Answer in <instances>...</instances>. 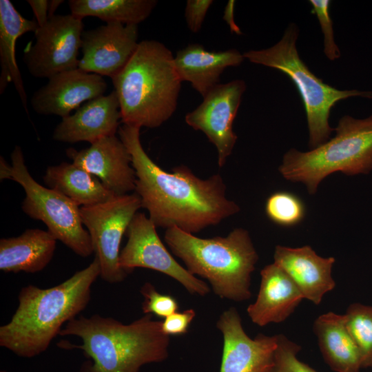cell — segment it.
Here are the masks:
<instances>
[{
  "mask_svg": "<svg viewBox=\"0 0 372 372\" xmlns=\"http://www.w3.org/2000/svg\"><path fill=\"white\" fill-rule=\"evenodd\" d=\"M12 165L0 158V179L18 183L25 196L22 210L29 217L42 221L57 240L75 254L86 258L94 253L92 240L84 229L80 215V207L62 194L38 183L25 164L20 146L11 154Z\"/></svg>",
  "mask_w": 372,
  "mask_h": 372,
  "instance_id": "ba28073f",
  "label": "cell"
},
{
  "mask_svg": "<svg viewBox=\"0 0 372 372\" xmlns=\"http://www.w3.org/2000/svg\"><path fill=\"white\" fill-rule=\"evenodd\" d=\"M164 240L191 274L209 281L216 295L236 302L251 298V276L258 254L247 229L239 227L225 237L201 238L170 227Z\"/></svg>",
  "mask_w": 372,
  "mask_h": 372,
  "instance_id": "5b68a950",
  "label": "cell"
},
{
  "mask_svg": "<svg viewBox=\"0 0 372 372\" xmlns=\"http://www.w3.org/2000/svg\"><path fill=\"white\" fill-rule=\"evenodd\" d=\"M141 293L144 297L142 310L145 314H154L165 318L178 309V302L174 297L158 293L150 282H145L141 287Z\"/></svg>",
  "mask_w": 372,
  "mask_h": 372,
  "instance_id": "f1b7e54d",
  "label": "cell"
},
{
  "mask_svg": "<svg viewBox=\"0 0 372 372\" xmlns=\"http://www.w3.org/2000/svg\"><path fill=\"white\" fill-rule=\"evenodd\" d=\"M140 130L123 124L118 134L132 158L136 178L134 191L141 208L147 210L156 227H177L193 234L240 211V207L227 198L220 174L201 179L185 165L168 172L156 165L142 146Z\"/></svg>",
  "mask_w": 372,
  "mask_h": 372,
  "instance_id": "6da1fadb",
  "label": "cell"
},
{
  "mask_svg": "<svg viewBox=\"0 0 372 372\" xmlns=\"http://www.w3.org/2000/svg\"><path fill=\"white\" fill-rule=\"evenodd\" d=\"M107 83L102 76L79 68L59 73L32 95L31 105L43 115L65 118L88 101L103 96Z\"/></svg>",
  "mask_w": 372,
  "mask_h": 372,
  "instance_id": "2e32d148",
  "label": "cell"
},
{
  "mask_svg": "<svg viewBox=\"0 0 372 372\" xmlns=\"http://www.w3.org/2000/svg\"><path fill=\"white\" fill-rule=\"evenodd\" d=\"M246 87L245 82L241 79L220 83L185 118L189 126L203 132L209 141L215 145L220 167L225 165L237 141L233 122Z\"/></svg>",
  "mask_w": 372,
  "mask_h": 372,
  "instance_id": "7c38bea8",
  "label": "cell"
},
{
  "mask_svg": "<svg viewBox=\"0 0 372 372\" xmlns=\"http://www.w3.org/2000/svg\"><path fill=\"white\" fill-rule=\"evenodd\" d=\"M268 218L282 227H292L300 223L306 214L303 201L287 191H278L267 199L265 207Z\"/></svg>",
  "mask_w": 372,
  "mask_h": 372,
  "instance_id": "4316f807",
  "label": "cell"
},
{
  "mask_svg": "<svg viewBox=\"0 0 372 372\" xmlns=\"http://www.w3.org/2000/svg\"><path fill=\"white\" fill-rule=\"evenodd\" d=\"M298 33L297 25L291 23L274 45L245 52L243 56L253 63L281 71L295 83L304 105L309 147L312 149L330 139L334 129L330 127L329 118L332 107L338 101L355 96L372 99V91L340 90L318 78L298 54L296 47Z\"/></svg>",
  "mask_w": 372,
  "mask_h": 372,
  "instance_id": "52a82bcc",
  "label": "cell"
},
{
  "mask_svg": "<svg viewBox=\"0 0 372 372\" xmlns=\"http://www.w3.org/2000/svg\"><path fill=\"white\" fill-rule=\"evenodd\" d=\"M312 13L316 15L324 35V52L331 61L340 56V51L334 40L333 23L330 17L329 6L331 1L328 0H311Z\"/></svg>",
  "mask_w": 372,
  "mask_h": 372,
  "instance_id": "f546056e",
  "label": "cell"
},
{
  "mask_svg": "<svg viewBox=\"0 0 372 372\" xmlns=\"http://www.w3.org/2000/svg\"><path fill=\"white\" fill-rule=\"evenodd\" d=\"M57 240L48 231L28 229L16 237L0 240V269L3 272L36 273L51 261Z\"/></svg>",
  "mask_w": 372,
  "mask_h": 372,
  "instance_id": "44dd1931",
  "label": "cell"
},
{
  "mask_svg": "<svg viewBox=\"0 0 372 372\" xmlns=\"http://www.w3.org/2000/svg\"><path fill=\"white\" fill-rule=\"evenodd\" d=\"M174 58L163 43L143 40L112 78L123 124L156 128L173 115L182 83Z\"/></svg>",
  "mask_w": 372,
  "mask_h": 372,
  "instance_id": "277c9868",
  "label": "cell"
},
{
  "mask_svg": "<svg viewBox=\"0 0 372 372\" xmlns=\"http://www.w3.org/2000/svg\"><path fill=\"white\" fill-rule=\"evenodd\" d=\"M196 312L192 309L183 312H175L162 321V330L168 335H178L187 333L188 327L194 317Z\"/></svg>",
  "mask_w": 372,
  "mask_h": 372,
  "instance_id": "1f68e13d",
  "label": "cell"
},
{
  "mask_svg": "<svg viewBox=\"0 0 372 372\" xmlns=\"http://www.w3.org/2000/svg\"><path fill=\"white\" fill-rule=\"evenodd\" d=\"M320 351L326 364L335 372H359L362 369L360 351L349 333L344 314L329 311L313 322Z\"/></svg>",
  "mask_w": 372,
  "mask_h": 372,
  "instance_id": "7402d4cb",
  "label": "cell"
},
{
  "mask_svg": "<svg viewBox=\"0 0 372 372\" xmlns=\"http://www.w3.org/2000/svg\"><path fill=\"white\" fill-rule=\"evenodd\" d=\"M260 285L256 301L248 306L251 320L260 327L286 320L302 299V294L288 274L275 262L260 271Z\"/></svg>",
  "mask_w": 372,
  "mask_h": 372,
  "instance_id": "d6986e66",
  "label": "cell"
},
{
  "mask_svg": "<svg viewBox=\"0 0 372 372\" xmlns=\"http://www.w3.org/2000/svg\"><path fill=\"white\" fill-rule=\"evenodd\" d=\"M243 54L236 49L208 51L199 43H192L177 52L174 66L181 81H187L203 98L220 84L222 73L228 67L240 65Z\"/></svg>",
  "mask_w": 372,
  "mask_h": 372,
  "instance_id": "ffe728a7",
  "label": "cell"
},
{
  "mask_svg": "<svg viewBox=\"0 0 372 372\" xmlns=\"http://www.w3.org/2000/svg\"><path fill=\"white\" fill-rule=\"evenodd\" d=\"M234 3L235 1L232 0L228 1L224 10L223 19L229 25L231 32L240 34L241 32L234 19Z\"/></svg>",
  "mask_w": 372,
  "mask_h": 372,
  "instance_id": "836d02e7",
  "label": "cell"
},
{
  "mask_svg": "<svg viewBox=\"0 0 372 372\" xmlns=\"http://www.w3.org/2000/svg\"><path fill=\"white\" fill-rule=\"evenodd\" d=\"M147 313L130 324L94 314L79 316L68 322L59 335L80 338L82 344L61 340L65 349H78L89 360L79 372H139L147 364L158 363L169 355V335L162 330V321Z\"/></svg>",
  "mask_w": 372,
  "mask_h": 372,
  "instance_id": "3957f363",
  "label": "cell"
},
{
  "mask_svg": "<svg viewBox=\"0 0 372 372\" xmlns=\"http://www.w3.org/2000/svg\"><path fill=\"white\" fill-rule=\"evenodd\" d=\"M100 273L99 260L95 257L87 267L54 287H22L14 313L0 327V346L25 358L45 351L63 324L85 309L92 286Z\"/></svg>",
  "mask_w": 372,
  "mask_h": 372,
  "instance_id": "7a4b0ae2",
  "label": "cell"
},
{
  "mask_svg": "<svg viewBox=\"0 0 372 372\" xmlns=\"http://www.w3.org/2000/svg\"><path fill=\"white\" fill-rule=\"evenodd\" d=\"M82 19L71 14H54L34 32L23 60L29 73L37 78L50 77L79 67L83 32Z\"/></svg>",
  "mask_w": 372,
  "mask_h": 372,
  "instance_id": "30bf717a",
  "label": "cell"
},
{
  "mask_svg": "<svg viewBox=\"0 0 372 372\" xmlns=\"http://www.w3.org/2000/svg\"><path fill=\"white\" fill-rule=\"evenodd\" d=\"M72 163L97 177L115 196L127 194L135 189L136 174L131 156L120 138H103L87 148L66 149Z\"/></svg>",
  "mask_w": 372,
  "mask_h": 372,
  "instance_id": "9a60e30c",
  "label": "cell"
},
{
  "mask_svg": "<svg viewBox=\"0 0 372 372\" xmlns=\"http://www.w3.org/2000/svg\"><path fill=\"white\" fill-rule=\"evenodd\" d=\"M212 0H188L185 9L186 23L190 31L198 32Z\"/></svg>",
  "mask_w": 372,
  "mask_h": 372,
  "instance_id": "4dcf8cb0",
  "label": "cell"
},
{
  "mask_svg": "<svg viewBox=\"0 0 372 372\" xmlns=\"http://www.w3.org/2000/svg\"><path fill=\"white\" fill-rule=\"evenodd\" d=\"M141 199L136 194L114 196L110 200L80 207V215L87 228L101 267V278L108 283L123 281L130 274L119 265L123 236L138 210Z\"/></svg>",
  "mask_w": 372,
  "mask_h": 372,
  "instance_id": "9c48e42d",
  "label": "cell"
},
{
  "mask_svg": "<svg viewBox=\"0 0 372 372\" xmlns=\"http://www.w3.org/2000/svg\"><path fill=\"white\" fill-rule=\"evenodd\" d=\"M0 372H7L6 370H1Z\"/></svg>",
  "mask_w": 372,
  "mask_h": 372,
  "instance_id": "d590c367",
  "label": "cell"
},
{
  "mask_svg": "<svg viewBox=\"0 0 372 372\" xmlns=\"http://www.w3.org/2000/svg\"><path fill=\"white\" fill-rule=\"evenodd\" d=\"M335 135L308 152L287 151L278 169L287 180L304 184L314 194L329 175L368 174L372 170V115L365 118L342 116L334 129Z\"/></svg>",
  "mask_w": 372,
  "mask_h": 372,
  "instance_id": "8992f818",
  "label": "cell"
},
{
  "mask_svg": "<svg viewBox=\"0 0 372 372\" xmlns=\"http://www.w3.org/2000/svg\"><path fill=\"white\" fill-rule=\"evenodd\" d=\"M39 28L35 19L23 17L10 0H0V94H3L10 83L20 97L27 112V94L15 56L16 42L26 32Z\"/></svg>",
  "mask_w": 372,
  "mask_h": 372,
  "instance_id": "603a6c76",
  "label": "cell"
},
{
  "mask_svg": "<svg viewBox=\"0 0 372 372\" xmlns=\"http://www.w3.org/2000/svg\"><path fill=\"white\" fill-rule=\"evenodd\" d=\"M273 260L295 282L303 298L316 305L335 287L331 274L335 259L318 256L309 245L296 248L277 245Z\"/></svg>",
  "mask_w": 372,
  "mask_h": 372,
  "instance_id": "ac0fdd59",
  "label": "cell"
},
{
  "mask_svg": "<svg viewBox=\"0 0 372 372\" xmlns=\"http://www.w3.org/2000/svg\"><path fill=\"white\" fill-rule=\"evenodd\" d=\"M64 1L63 0H51L50 1V9H49V17L50 18L54 15V12L59 6L63 3Z\"/></svg>",
  "mask_w": 372,
  "mask_h": 372,
  "instance_id": "e575fe53",
  "label": "cell"
},
{
  "mask_svg": "<svg viewBox=\"0 0 372 372\" xmlns=\"http://www.w3.org/2000/svg\"><path fill=\"white\" fill-rule=\"evenodd\" d=\"M216 327L223 337L220 372H269L277 347V335L258 334L251 339L245 333L235 307L220 316Z\"/></svg>",
  "mask_w": 372,
  "mask_h": 372,
  "instance_id": "5bb4252c",
  "label": "cell"
},
{
  "mask_svg": "<svg viewBox=\"0 0 372 372\" xmlns=\"http://www.w3.org/2000/svg\"><path fill=\"white\" fill-rule=\"evenodd\" d=\"M138 25L107 23L82 34L79 67L111 79L130 61L139 42Z\"/></svg>",
  "mask_w": 372,
  "mask_h": 372,
  "instance_id": "4fadbf2b",
  "label": "cell"
},
{
  "mask_svg": "<svg viewBox=\"0 0 372 372\" xmlns=\"http://www.w3.org/2000/svg\"><path fill=\"white\" fill-rule=\"evenodd\" d=\"M301 346L283 334L277 335V347L269 372H318L298 358Z\"/></svg>",
  "mask_w": 372,
  "mask_h": 372,
  "instance_id": "83f0119b",
  "label": "cell"
},
{
  "mask_svg": "<svg viewBox=\"0 0 372 372\" xmlns=\"http://www.w3.org/2000/svg\"><path fill=\"white\" fill-rule=\"evenodd\" d=\"M27 2L33 11L35 20L37 21L39 27L43 26L50 18V1L28 0Z\"/></svg>",
  "mask_w": 372,
  "mask_h": 372,
  "instance_id": "d6a6232c",
  "label": "cell"
},
{
  "mask_svg": "<svg viewBox=\"0 0 372 372\" xmlns=\"http://www.w3.org/2000/svg\"><path fill=\"white\" fill-rule=\"evenodd\" d=\"M43 178L49 188L62 194L79 207L101 203L115 196L97 177L73 163L62 162L48 167Z\"/></svg>",
  "mask_w": 372,
  "mask_h": 372,
  "instance_id": "cb8c5ba5",
  "label": "cell"
},
{
  "mask_svg": "<svg viewBox=\"0 0 372 372\" xmlns=\"http://www.w3.org/2000/svg\"><path fill=\"white\" fill-rule=\"evenodd\" d=\"M156 0H70V14L83 19L94 17L107 23L138 25L148 18Z\"/></svg>",
  "mask_w": 372,
  "mask_h": 372,
  "instance_id": "d4e9b609",
  "label": "cell"
},
{
  "mask_svg": "<svg viewBox=\"0 0 372 372\" xmlns=\"http://www.w3.org/2000/svg\"><path fill=\"white\" fill-rule=\"evenodd\" d=\"M347 329L360 353L362 368L372 367V306L351 304L344 313Z\"/></svg>",
  "mask_w": 372,
  "mask_h": 372,
  "instance_id": "484cf974",
  "label": "cell"
},
{
  "mask_svg": "<svg viewBox=\"0 0 372 372\" xmlns=\"http://www.w3.org/2000/svg\"><path fill=\"white\" fill-rule=\"evenodd\" d=\"M121 120L120 104L113 90L88 101L76 112L63 118L53 134L54 140L74 143L86 141L90 144L107 136H115Z\"/></svg>",
  "mask_w": 372,
  "mask_h": 372,
  "instance_id": "e0dca14e",
  "label": "cell"
},
{
  "mask_svg": "<svg viewBox=\"0 0 372 372\" xmlns=\"http://www.w3.org/2000/svg\"><path fill=\"white\" fill-rule=\"evenodd\" d=\"M156 227L145 214L137 212L126 231L127 242L119 255V265L130 273L142 267L163 273L180 283L192 294L205 296L207 284L191 274L171 255L162 242Z\"/></svg>",
  "mask_w": 372,
  "mask_h": 372,
  "instance_id": "8fae6325",
  "label": "cell"
}]
</instances>
